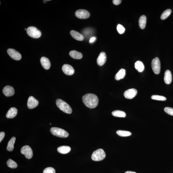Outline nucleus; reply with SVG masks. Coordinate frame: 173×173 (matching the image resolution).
I'll use <instances>...</instances> for the list:
<instances>
[{"instance_id":"nucleus-17","label":"nucleus","mask_w":173,"mask_h":173,"mask_svg":"<svg viewBox=\"0 0 173 173\" xmlns=\"http://www.w3.org/2000/svg\"><path fill=\"white\" fill-rule=\"evenodd\" d=\"M70 34L73 38L79 41H82L84 39V37L83 35L74 30L71 31Z\"/></svg>"},{"instance_id":"nucleus-11","label":"nucleus","mask_w":173,"mask_h":173,"mask_svg":"<svg viewBox=\"0 0 173 173\" xmlns=\"http://www.w3.org/2000/svg\"><path fill=\"white\" fill-rule=\"evenodd\" d=\"M39 104L38 101L33 96L29 97L27 102V106L29 109H34Z\"/></svg>"},{"instance_id":"nucleus-19","label":"nucleus","mask_w":173,"mask_h":173,"mask_svg":"<svg viewBox=\"0 0 173 173\" xmlns=\"http://www.w3.org/2000/svg\"><path fill=\"white\" fill-rule=\"evenodd\" d=\"M69 55L73 58L79 60L83 57V55L81 53L76 51L72 50L70 52Z\"/></svg>"},{"instance_id":"nucleus-25","label":"nucleus","mask_w":173,"mask_h":173,"mask_svg":"<svg viewBox=\"0 0 173 173\" xmlns=\"http://www.w3.org/2000/svg\"><path fill=\"white\" fill-rule=\"evenodd\" d=\"M112 115L113 116L118 117L125 118L126 116L125 112L123 111L120 110H115L112 112Z\"/></svg>"},{"instance_id":"nucleus-38","label":"nucleus","mask_w":173,"mask_h":173,"mask_svg":"<svg viewBox=\"0 0 173 173\" xmlns=\"http://www.w3.org/2000/svg\"><path fill=\"white\" fill-rule=\"evenodd\" d=\"M50 125H51V123H50Z\"/></svg>"},{"instance_id":"nucleus-3","label":"nucleus","mask_w":173,"mask_h":173,"mask_svg":"<svg viewBox=\"0 0 173 173\" xmlns=\"http://www.w3.org/2000/svg\"><path fill=\"white\" fill-rule=\"evenodd\" d=\"M50 132L53 135L59 137L66 138L69 136V134L64 130L57 127H52L50 129Z\"/></svg>"},{"instance_id":"nucleus-14","label":"nucleus","mask_w":173,"mask_h":173,"mask_svg":"<svg viewBox=\"0 0 173 173\" xmlns=\"http://www.w3.org/2000/svg\"><path fill=\"white\" fill-rule=\"evenodd\" d=\"M106 60V56L104 52H101L99 54L97 59V62L99 66H103Z\"/></svg>"},{"instance_id":"nucleus-35","label":"nucleus","mask_w":173,"mask_h":173,"mask_svg":"<svg viewBox=\"0 0 173 173\" xmlns=\"http://www.w3.org/2000/svg\"><path fill=\"white\" fill-rule=\"evenodd\" d=\"M96 40V37H92L90 38V40H89V42L90 43H93Z\"/></svg>"},{"instance_id":"nucleus-6","label":"nucleus","mask_w":173,"mask_h":173,"mask_svg":"<svg viewBox=\"0 0 173 173\" xmlns=\"http://www.w3.org/2000/svg\"><path fill=\"white\" fill-rule=\"evenodd\" d=\"M153 71L155 74H159L161 70V63L158 57H155L151 63Z\"/></svg>"},{"instance_id":"nucleus-13","label":"nucleus","mask_w":173,"mask_h":173,"mask_svg":"<svg viewBox=\"0 0 173 173\" xmlns=\"http://www.w3.org/2000/svg\"><path fill=\"white\" fill-rule=\"evenodd\" d=\"M3 92L6 96H10L14 94V88L12 87L7 86L3 89Z\"/></svg>"},{"instance_id":"nucleus-37","label":"nucleus","mask_w":173,"mask_h":173,"mask_svg":"<svg viewBox=\"0 0 173 173\" xmlns=\"http://www.w3.org/2000/svg\"><path fill=\"white\" fill-rule=\"evenodd\" d=\"M50 1H50H47H47H43V2H44V3H46V2H47V1Z\"/></svg>"},{"instance_id":"nucleus-28","label":"nucleus","mask_w":173,"mask_h":173,"mask_svg":"<svg viewBox=\"0 0 173 173\" xmlns=\"http://www.w3.org/2000/svg\"><path fill=\"white\" fill-rule=\"evenodd\" d=\"M7 164L8 167L13 169L17 168V166H18L16 163L11 159H9L7 161Z\"/></svg>"},{"instance_id":"nucleus-33","label":"nucleus","mask_w":173,"mask_h":173,"mask_svg":"<svg viewBox=\"0 0 173 173\" xmlns=\"http://www.w3.org/2000/svg\"><path fill=\"white\" fill-rule=\"evenodd\" d=\"M122 1L121 0H113L112 1V2H113L114 4L116 5H119L120 4L121 2H122Z\"/></svg>"},{"instance_id":"nucleus-15","label":"nucleus","mask_w":173,"mask_h":173,"mask_svg":"<svg viewBox=\"0 0 173 173\" xmlns=\"http://www.w3.org/2000/svg\"><path fill=\"white\" fill-rule=\"evenodd\" d=\"M42 66L45 69L48 70L50 68L51 64L49 59L45 57H42L40 59Z\"/></svg>"},{"instance_id":"nucleus-29","label":"nucleus","mask_w":173,"mask_h":173,"mask_svg":"<svg viewBox=\"0 0 173 173\" xmlns=\"http://www.w3.org/2000/svg\"><path fill=\"white\" fill-rule=\"evenodd\" d=\"M151 99L153 100L164 101L166 100V98L164 96L158 95H154L151 96Z\"/></svg>"},{"instance_id":"nucleus-10","label":"nucleus","mask_w":173,"mask_h":173,"mask_svg":"<svg viewBox=\"0 0 173 173\" xmlns=\"http://www.w3.org/2000/svg\"><path fill=\"white\" fill-rule=\"evenodd\" d=\"M137 94V91L135 89H128L124 93V96L127 99H132L135 97Z\"/></svg>"},{"instance_id":"nucleus-36","label":"nucleus","mask_w":173,"mask_h":173,"mask_svg":"<svg viewBox=\"0 0 173 173\" xmlns=\"http://www.w3.org/2000/svg\"><path fill=\"white\" fill-rule=\"evenodd\" d=\"M125 173H137L136 172H134V171H126V172H125Z\"/></svg>"},{"instance_id":"nucleus-1","label":"nucleus","mask_w":173,"mask_h":173,"mask_svg":"<svg viewBox=\"0 0 173 173\" xmlns=\"http://www.w3.org/2000/svg\"><path fill=\"white\" fill-rule=\"evenodd\" d=\"M82 99L85 105L90 109L96 107L99 103V100L98 96L93 94L88 93L85 95Z\"/></svg>"},{"instance_id":"nucleus-34","label":"nucleus","mask_w":173,"mask_h":173,"mask_svg":"<svg viewBox=\"0 0 173 173\" xmlns=\"http://www.w3.org/2000/svg\"><path fill=\"white\" fill-rule=\"evenodd\" d=\"M5 133L3 132H1L0 133V142H1L2 140L5 137Z\"/></svg>"},{"instance_id":"nucleus-20","label":"nucleus","mask_w":173,"mask_h":173,"mask_svg":"<svg viewBox=\"0 0 173 173\" xmlns=\"http://www.w3.org/2000/svg\"><path fill=\"white\" fill-rule=\"evenodd\" d=\"M58 152L62 154H66L70 152L71 150L70 147L68 146H62L57 148Z\"/></svg>"},{"instance_id":"nucleus-27","label":"nucleus","mask_w":173,"mask_h":173,"mask_svg":"<svg viewBox=\"0 0 173 173\" xmlns=\"http://www.w3.org/2000/svg\"><path fill=\"white\" fill-rule=\"evenodd\" d=\"M171 10L170 9H167L164 11L161 16V19L164 20L166 19L171 14Z\"/></svg>"},{"instance_id":"nucleus-30","label":"nucleus","mask_w":173,"mask_h":173,"mask_svg":"<svg viewBox=\"0 0 173 173\" xmlns=\"http://www.w3.org/2000/svg\"><path fill=\"white\" fill-rule=\"evenodd\" d=\"M117 29L118 33L121 34H123L125 33V28L120 24H118L117 27Z\"/></svg>"},{"instance_id":"nucleus-5","label":"nucleus","mask_w":173,"mask_h":173,"mask_svg":"<svg viewBox=\"0 0 173 173\" xmlns=\"http://www.w3.org/2000/svg\"><path fill=\"white\" fill-rule=\"evenodd\" d=\"M27 33L30 36L34 38H38L41 36V33L38 29L35 27L30 26L27 30Z\"/></svg>"},{"instance_id":"nucleus-31","label":"nucleus","mask_w":173,"mask_h":173,"mask_svg":"<svg viewBox=\"0 0 173 173\" xmlns=\"http://www.w3.org/2000/svg\"><path fill=\"white\" fill-rule=\"evenodd\" d=\"M43 173H56V171L54 168L48 167L44 170Z\"/></svg>"},{"instance_id":"nucleus-32","label":"nucleus","mask_w":173,"mask_h":173,"mask_svg":"<svg viewBox=\"0 0 173 173\" xmlns=\"http://www.w3.org/2000/svg\"><path fill=\"white\" fill-rule=\"evenodd\" d=\"M164 111L168 115L173 116V109L170 107H166L164 109Z\"/></svg>"},{"instance_id":"nucleus-2","label":"nucleus","mask_w":173,"mask_h":173,"mask_svg":"<svg viewBox=\"0 0 173 173\" xmlns=\"http://www.w3.org/2000/svg\"><path fill=\"white\" fill-rule=\"evenodd\" d=\"M56 104L58 107L63 112L68 114L72 113V110L71 107L64 101L61 99H57Z\"/></svg>"},{"instance_id":"nucleus-23","label":"nucleus","mask_w":173,"mask_h":173,"mask_svg":"<svg viewBox=\"0 0 173 173\" xmlns=\"http://www.w3.org/2000/svg\"><path fill=\"white\" fill-rule=\"evenodd\" d=\"M135 67L138 71L142 72L144 69V66L142 62L138 61L135 63Z\"/></svg>"},{"instance_id":"nucleus-7","label":"nucleus","mask_w":173,"mask_h":173,"mask_svg":"<svg viewBox=\"0 0 173 173\" xmlns=\"http://www.w3.org/2000/svg\"><path fill=\"white\" fill-rule=\"evenodd\" d=\"M21 153L25 155V158L28 159H30L33 157L32 150L29 145L23 147L21 148Z\"/></svg>"},{"instance_id":"nucleus-22","label":"nucleus","mask_w":173,"mask_h":173,"mask_svg":"<svg viewBox=\"0 0 173 173\" xmlns=\"http://www.w3.org/2000/svg\"><path fill=\"white\" fill-rule=\"evenodd\" d=\"M147 21L146 17L145 15L141 16L139 20V24L140 28L142 29L145 28Z\"/></svg>"},{"instance_id":"nucleus-21","label":"nucleus","mask_w":173,"mask_h":173,"mask_svg":"<svg viewBox=\"0 0 173 173\" xmlns=\"http://www.w3.org/2000/svg\"><path fill=\"white\" fill-rule=\"evenodd\" d=\"M125 74H126V71L125 69H121L115 75V80H118L123 79L125 77Z\"/></svg>"},{"instance_id":"nucleus-16","label":"nucleus","mask_w":173,"mask_h":173,"mask_svg":"<svg viewBox=\"0 0 173 173\" xmlns=\"http://www.w3.org/2000/svg\"><path fill=\"white\" fill-rule=\"evenodd\" d=\"M172 80V74L169 70H167L165 72L164 77V82L167 84H169L171 83Z\"/></svg>"},{"instance_id":"nucleus-8","label":"nucleus","mask_w":173,"mask_h":173,"mask_svg":"<svg viewBox=\"0 0 173 173\" xmlns=\"http://www.w3.org/2000/svg\"><path fill=\"white\" fill-rule=\"evenodd\" d=\"M75 15L77 18L81 19H86L90 16L89 12L84 9H79L75 12Z\"/></svg>"},{"instance_id":"nucleus-26","label":"nucleus","mask_w":173,"mask_h":173,"mask_svg":"<svg viewBox=\"0 0 173 173\" xmlns=\"http://www.w3.org/2000/svg\"><path fill=\"white\" fill-rule=\"evenodd\" d=\"M117 134L121 137H127L130 136L132 135V133L129 131L118 130L116 132Z\"/></svg>"},{"instance_id":"nucleus-12","label":"nucleus","mask_w":173,"mask_h":173,"mask_svg":"<svg viewBox=\"0 0 173 173\" xmlns=\"http://www.w3.org/2000/svg\"><path fill=\"white\" fill-rule=\"evenodd\" d=\"M62 69L63 73L68 75H72L74 73V70L73 67L68 64L63 65L62 67Z\"/></svg>"},{"instance_id":"nucleus-24","label":"nucleus","mask_w":173,"mask_h":173,"mask_svg":"<svg viewBox=\"0 0 173 173\" xmlns=\"http://www.w3.org/2000/svg\"><path fill=\"white\" fill-rule=\"evenodd\" d=\"M16 138L15 137H13L9 141L7 150L8 151H12L14 149V144L15 143Z\"/></svg>"},{"instance_id":"nucleus-9","label":"nucleus","mask_w":173,"mask_h":173,"mask_svg":"<svg viewBox=\"0 0 173 173\" xmlns=\"http://www.w3.org/2000/svg\"><path fill=\"white\" fill-rule=\"evenodd\" d=\"M7 52L12 58L16 60H19L21 59V54L16 50L12 48L8 49Z\"/></svg>"},{"instance_id":"nucleus-18","label":"nucleus","mask_w":173,"mask_h":173,"mask_svg":"<svg viewBox=\"0 0 173 173\" xmlns=\"http://www.w3.org/2000/svg\"><path fill=\"white\" fill-rule=\"evenodd\" d=\"M17 110L15 107H12L9 109L6 115L8 118H13L15 117L17 115Z\"/></svg>"},{"instance_id":"nucleus-4","label":"nucleus","mask_w":173,"mask_h":173,"mask_svg":"<svg viewBox=\"0 0 173 173\" xmlns=\"http://www.w3.org/2000/svg\"><path fill=\"white\" fill-rule=\"evenodd\" d=\"M106 155L104 150L99 149L94 152L91 155V159L95 161H102L106 158Z\"/></svg>"}]
</instances>
